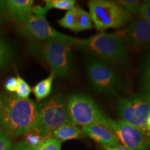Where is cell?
<instances>
[{"mask_svg":"<svg viewBox=\"0 0 150 150\" xmlns=\"http://www.w3.org/2000/svg\"><path fill=\"white\" fill-rule=\"evenodd\" d=\"M72 123L69 117L67 102L60 95L38 104V117L32 130L45 138L51 137L56 129Z\"/></svg>","mask_w":150,"mask_h":150,"instance_id":"cell-3","label":"cell"},{"mask_svg":"<svg viewBox=\"0 0 150 150\" xmlns=\"http://www.w3.org/2000/svg\"><path fill=\"white\" fill-rule=\"evenodd\" d=\"M76 46L104 63L123 65L128 61L125 47L114 33L101 32L84 40L79 39Z\"/></svg>","mask_w":150,"mask_h":150,"instance_id":"cell-2","label":"cell"},{"mask_svg":"<svg viewBox=\"0 0 150 150\" xmlns=\"http://www.w3.org/2000/svg\"><path fill=\"white\" fill-rule=\"evenodd\" d=\"M17 79H18V86L16 91V95L22 99L29 98L31 92L30 86L20 76H18Z\"/></svg>","mask_w":150,"mask_h":150,"instance_id":"cell-22","label":"cell"},{"mask_svg":"<svg viewBox=\"0 0 150 150\" xmlns=\"http://www.w3.org/2000/svg\"><path fill=\"white\" fill-rule=\"evenodd\" d=\"M67 108L71 122L76 126L83 127L97 125L108 127L110 118L88 95H72L67 102Z\"/></svg>","mask_w":150,"mask_h":150,"instance_id":"cell-4","label":"cell"},{"mask_svg":"<svg viewBox=\"0 0 150 150\" xmlns=\"http://www.w3.org/2000/svg\"><path fill=\"white\" fill-rule=\"evenodd\" d=\"M13 144L11 136L4 131L0 130V150H13Z\"/></svg>","mask_w":150,"mask_h":150,"instance_id":"cell-25","label":"cell"},{"mask_svg":"<svg viewBox=\"0 0 150 150\" xmlns=\"http://www.w3.org/2000/svg\"><path fill=\"white\" fill-rule=\"evenodd\" d=\"M147 130L150 133V112H149V117H148V119H147Z\"/></svg>","mask_w":150,"mask_h":150,"instance_id":"cell-32","label":"cell"},{"mask_svg":"<svg viewBox=\"0 0 150 150\" xmlns=\"http://www.w3.org/2000/svg\"><path fill=\"white\" fill-rule=\"evenodd\" d=\"M138 13L140 14V17L143 18L150 24V1H143L140 6Z\"/></svg>","mask_w":150,"mask_h":150,"instance_id":"cell-26","label":"cell"},{"mask_svg":"<svg viewBox=\"0 0 150 150\" xmlns=\"http://www.w3.org/2000/svg\"><path fill=\"white\" fill-rule=\"evenodd\" d=\"M93 27L89 13L79 6H76V32L91 29Z\"/></svg>","mask_w":150,"mask_h":150,"instance_id":"cell-17","label":"cell"},{"mask_svg":"<svg viewBox=\"0 0 150 150\" xmlns=\"http://www.w3.org/2000/svg\"><path fill=\"white\" fill-rule=\"evenodd\" d=\"M4 106L0 112V126L11 137H18L32 130L38 117V104L31 99L16 95H6Z\"/></svg>","mask_w":150,"mask_h":150,"instance_id":"cell-1","label":"cell"},{"mask_svg":"<svg viewBox=\"0 0 150 150\" xmlns=\"http://www.w3.org/2000/svg\"><path fill=\"white\" fill-rule=\"evenodd\" d=\"M86 70L92 86L99 93L113 95L120 88L118 76L104 62L91 58L86 63Z\"/></svg>","mask_w":150,"mask_h":150,"instance_id":"cell-9","label":"cell"},{"mask_svg":"<svg viewBox=\"0 0 150 150\" xmlns=\"http://www.w3.org/2000/svg\"><path fill=\"white\" fill-rule=\"evenodd\" d=\"M117 111L124 122L149 132L147 122L150 112V100L143 95H132L122 99L118 102Z\"/></svg>","mask_w":150,"mask_h":150,"instance_id":"cell-8","label":"cell"},{"mask_svg":"<svg viewBox=\"0 0 150 150\" xmlns=\"http://www.w3.org/2000/svg\"><path fill=\"white\" fill-rule=\"evenodd\" d=\"M92 21L96 29L104 32L110 28H120L128 23L131 16L116 1L92 0L88 2Z\"/></svg>","mask_w":150,"mask_h":150,"instance_id":"cell-5","label":"cell"},{"mask_svg":"<svg viewBox=\"0 0 150 150\" xmlns=\"http://www.w3.org/2000/svg\"><path fill=\"white\" fill-rule=\"evenodd\" d=\"M4 100L3 98L1 97V95H0V112L3 110L4 108Z\"/></svg>","mask_w":150,"mask_h":150,"instance_id":"cell-31","label":"cell"},{"mask_svg":"<svg viewBox=\"0 0 150 150\" xmlns=\"http://www.w3.org/2000/svg\"><path fill=\"white\" fill-rule=\"evenodd\" d=\"M48 10L45 7L35 6L33 8L32 15L25 23L22 24V31L28 36L38 40H57L67 41L76 45L79 39L63 34L54 29L46 19Z\"/></svg>","mask_w":150,"mask_h":150,"instance_id":"cell-7","label":"cell"},{"mask_svg":"<svg viewBox=\"0 0 150 150\" xmlns=\"http://www.w3.org/2000/svg\"><path fill=\"white\" fill-rule=\"evenodd\" d=\"M124 46L134 50L150 49V24L142 17L136 18L126 27L114 33Z\"/></svg>","mask_w":150,"mask_h":150,"instance_id":"cell-10","label":"cell"},{"mask_svg":"<svg viewBox=\"0 0 150 150\" xmlns=\"http://www.w3.org/2000/svg\"><path fill=\"white\" fill-rule=\"evenodd\" d=\"M55 75L51 73L47 78L40 81L33 88L32 91L37 100L40 101L45 99L52 91V83Z\"/></svg>","mask_w":150,"mask_h":150,"instance_id":"cell-15","label":"cell"},{"mask_svg":"<svg viewBox=\"0 0 150 150\" xmlns=\"http://www.w3.org/2000/svg\"><path fill=\"white\" fill-rule=\"evenodd\" d=\"M45 2V7L48 11L50 9L55 8L67 11L74 8L76 1L74 0H46Z\"/></svg>","mask_w":150,"mask_h":150,"instance_id":"cell-19","label":"cell"},{"mask_svg":"<svg viewBox=\"0 0 150 150\" xmlns=\"http://www.w3.org/2000/svg\"><path fill=\"white\" fill-rule=\"evenodd\" d=\"M81 129L84 134L102 145L103 147H113L120 145L117 136L107 127L97 125H89L82 127Z\"/></svg>","mask_w":150,"mask_h":150,"instance_id":"cell-12","label":"cell"},{"mask_svg":"<svg viewBox=\"0 0 150 150\" xmlns=\"http://www.w3.org/2000/svg\"><path fill=\"white\" fill-rule=\"evenodd\" d=\"M73 46H76V44L57 40L47 41L43 46L42 54L55 76L67 78L72 74Z\"/></svg>","mask_w":150,"mask_h":150,"instance_id":"cell-6","label":"cell"},{"mask_svg":"<svg viewBox=\"0 0 150 150\" xmlns=\"http://www.w3.org/2000/svg\"><path fill=\"white\" fill-rule=\"evenodd\" d=\"M58 23L61 27L76 32V6L67 11L64 17L58 21Z\"/></svg>","mask_w":150,"mask_h":150,"instance_id":"cell-18","label":"cell"},{"mask_svg":"<svg viewBox=\"0 0 150 150\" xmlns=\"http://www.w3.org/2000/svg\"><path fill=\"white\" fill-rule=\"evenodd\" d=\"M18 86V79L17 77H10L5 81L4 88L9 93H16Z\"/></svg>","mask_w":150,"mask_h":150,"instance_id":"cell-27","label":"cell"},{"mask_svg":"<svg viewBox=\"0 0 150 150\" xmlns=\"http://www.w3.org/2000/svg\"><path fill=\"white\" fill-rule=\"evenodd\" d=\"M142 95L150 100V53L146 56L141 67Z\"/></svg>","mask_w":150,"mask_h":150,"instance_id":"cell-16","label":"cell"},{"mask_svg":"<svg viewBox=\"0 0 150 150\" xmlns=\"http://www.w3.org/2000/svg\"><path fill=\"white\" fill-rule=\"evenodd\" d=\"M12 54L11 47L0 37V69L10 63Z\"/></svg>","mask_w":150,"mask_h":150,"instance_id":"cell-20","label":"cell"},{"mask_svg":"<svg viewBox=\"0 0 150 150\" xmlns=\"http://www.w3.org/2000/svg\"><path fill=\"white\" fill-rule=\"evenodd\" d=\"M116 2L130 14L139 12L140 6L142 3L138 0H119Z\"/></svg>","mask_w":150,"mask_h":150,"instance_id":"cell-23","label":"cell"},{"mask_svg":"<svg viewBox=\"0 0 150 150\" xmlns=\"http://www.w3.org/2000/svg\"><path fill=\"white\" fill-rule=\"evenodd\" d=\"M8 15L7 12L4 11H0V26L3 25L8 21Z\"/></svg>","mask_w":150,"mask_h":150,"instance_id":"cell-29","label":"cell"},{"mask_svg":"<svg viewBox=\"0 0 150 150\" xmlns=\"http://www.w3.org/2000/svg\"><path fill=\"white\" fill-rule=\"evenodd\" d=\"M103 149L104 150H132L131 149H129L125 146L119 145L118 146L113 147H103Z\"/></svg>","mask_w":150,"mask_h":150,"instance_id":"cell-30","label":"cell"},{"mask_svg":"<svg viewBox=\"0 0 150 150\" xmlns=\"http://www.w3.org/2000/svg\"><path fill=\"white\" fill-rule=\"evenodd\" d=\"M33 5V0H8L7 15L14 21L23 24L32 15Z\"/></svg>","mask_w":150,"mask_h":150,"instance_id":"cell-13","label":"cell"},{"mask_svg":"<svg viewBox=\"0 0 150 150\" xmlns=\"http://www.w3.org/2000/svg\"><path fill=\"white\" fill-rule=\"evenodd\" d=\"M108 128L125 147L132 150H149L150 133L131 126L123 121L110 119Z\"/></svg>","mask_w":150,"mask_h":150,"instance_id":"cell-11","label":"cell"},{"mask_svg":"<svg viewBox=\"0 0 150 150\" xmlns=\"http://www.w3.org/2000/svg\"><path fill=\"white\" fill-rule=\"evenodd\" d=\"M13 150H33L30 146L24 140L19 142L18 144H17L16 147H13Z\"/></svg>","mask_w":150,"mask_h":150,"instance_id":"cell-28","label":"cell"},{"mask_svg":"<svg viewBox=\"0 0 150 150\" xmlns=\"http://www.w3.org/2000/svg\"><path fill=\"white\" fill-rule=\"evenodd\" d=\"M25 141L32 149H35L44 140L45 138V137L41 136L40 134L36 132L34 130L29 131L27 134H25Z\"/></svg>","mask_w":150,"mask_h":150,"instance_id":"cell-24","label":"cell"},{"mask_svg":"<svg viewBox=\"0 0 150 150\" xmlns=\"http://www.w3.org/2000/svg\"><path fill=\"white\" fill-rule=\"evenodd\" d=\"M52 137L59 139L60 141L64 142L72 139H80L83 138L85 134L81 129L73 123L66 124L56 129L52 133Z\"/></svg>","mask_w":150,"mask_h":150,"instance_id":"cell-14","label":"cell"},{"mask_svg":"<svg viewBox=\"0 0 150 150\" xmlns=\"http://www.w3.org/2000/svg\"><path fill=\"white\" fill-rule=\"evenodd\" d=\"M61 143L54 137H48L33 150H61Z\"/></svg>","mask_w":150,"mask_h":150,"instance_id":"cell-21","label":"cell"}]
</instances>
